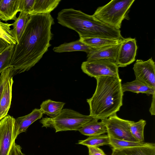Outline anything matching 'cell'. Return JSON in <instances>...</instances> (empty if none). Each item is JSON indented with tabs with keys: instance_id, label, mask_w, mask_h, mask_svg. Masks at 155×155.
I'll use <instances>...</instances> for the list:
<instances>
[{
	"instance_id": "obj_1",
	"label": "cell",
	"mask_w": 155,
	"mask_h": 155,
	"mask_svg": "<svg viewBox=\"0 0 155 155\" xmlns=\"http://www.w3.org/2000/svg\"><path fill=\"white\" fill-rule=\"evenodd\" d=\"M54 24L50 13L30 15L18 43L15 45L10 65L13 76L29 71L48 51Z\"/></svg>"
},
{
	"instance_id": "obj_2",
	"label": "cell",
	"mask_w": 155,
	"mask_h": 155,
	"mask_svg": "<svg viewBox=\"0 0 155 155\" xmlns=\"http://www.w3.org/2000/svg\"><path fill=\"white\" fill-rule=\"evenodd\" d=\"M95 78V91L87 101L89 106V115L102 120L116 114L122 105V80L120 77L108 76Z\"/></svg>"
},
{
	"instance_id": "obj_3",
	"label": "cell",
	"mask_w": 155,
	"mask_h": 155,
	"mask_svg": "<svg viewBox=\"0 0 155 155\" xmlns=\"http://www.w3.org/2000/svg\"><path fill=\"white\" fill-rule=\"evenodd\" d=\"M58 23L73 30L80 38L100 37L122 39L123 37L120 29L111 27L92 15L72 8L64 9L58 14Z\"/></svg>"
},
{
	"instance_id": "obj_4",
	"label": "cell",
	"mask_w": 155,
	"mask_h": 155,
	"mask_svg": "<svg viewBox=\"0 0 155 155\" xmlns=\"http://www.w3.org/2000/svg\"><path fill=\"white\" fill-rule=\"evenodd\" d=\"M93 119L90 115H84L74 110L66 108L62 109L56 117H43L40 122L42 127L52 128L55 130V132H57L78 131Z\"/></svg>"
},
{
	"instance_id": "obj_5",
	"label": "cell",
	"mask_w": 155,
	"mask_h": 155,
	"mask_svg": "<svg viewBox=\"0 0 155 155\" xmlns=\"http://www.w3.org/2000/svg\"><path fill=\"white\" fill-rule=\"evenodd\" d=\"M134 0H112L98 7L93 16L106 25L120 29Z\"/></svg>"
},
{
	"instance_id": "obj_6",
	"label": "cell",
	"mask_w": 155,
	"mask_h": 155,
	"mask_svg": "<svg viewBox=\"0 0 155 155\" xmlns=\"http://www.w3.org/2000/svg\"><path fill=\"white\" fill-rule=\"evenodd\" d=\"M118 68L115 62L107 59L87 61L81 65L84 73L95 78L103 76L120 77Z\"/></svg>"
},
{
	"instance_id": "obj_7",
	"label": "cell",
	"mask_w": 155,
	"mask_h": 155,
	"mask_svg": "<svg viewBox=\"0 0 155 155\" xmlns=\"http://www.w3.org/2000/svg\"><path fill=\"white\" fill-rule=\"evenodd\" d=\"M15 119L8 114L0 120V155H8L18 136Z\"/></svg>"
},
{
	"instance_id": "obj_8",
	"label": "cell",
	"mask_w": 155,
	"mask_h": 155,
	"mask_svg": "<svg viewBox=\"0 0 155 155\" xmlns=\"http://www.w3.org/2000/svg\"><path fill=\"white\" fill-rule=\"evenodd\" d=\"M101 121L106 126L107 135L117 139L137 142L130 131V125L133 121L120 118L116 114Z\"/></svg>"
},
{
	"instance_id": "obj_9",
	"label": "cell",
	"mask_w": 155,
	"mask_h": 155,
	"mask_svg": "<svg viewBox=\"0 0 155 155\" xmlns=\"http://www.w3.org/2000/svg\"><path fill=\"white\" fill-rule=\"evenodd\" d=\"M12 68H8L1 74L3 81V89L0 100V120L6 116L11 105L14 81Z\"/></svg>"
},
{
	"instance_id": "obj_10",
	"label": "cell",
	"mask_w": 155,
	"mask_h": 155,
	"mask_svg": "<svg viewBox=\"0 0 155 155\" xmlns=\"http://www.w3.org/2000/svg\"><path fill=\"white\" fill-rule=\"evenodd\" d=\"M133 69L135 79L155 88V64L152 58L146 61L137 60Z\"/></svg>"
},
{
	"instance_id": "obj_11",
	"label": "cell",
	"mask_w": 155,
	"mask_h": 155,
	"mask_svg": "<svg viewBox=\"0 0 155 155\" xmlns=\"http://www.w3.org/2000/svg\"><path fill=\"white\" fill-rule=\"evenodd\" d=\"M137 47L135 38H125L120 47L116 63L119 67H124L135 60Z\"/></svg>"
},
{
	"instance_id": "obj_12",
	"label": "cell",
	"mask_w": 155,
	"mask_h": 155,
	"mask_svg": "<svg viewBox=\"0 0 155 155\" xmlns=\"http://www.w3.org/2000/svg\"><path fill=\"white\" fill-rule=\"evenodd\" d=\"M122 42L114 45L101 47L91 51L87 54V61L107 59L116 62Z\"/></svg>"
},
{
	"instance_id": "obj_13",
	"label": "cell",
	"mask_w": 155,
	"mask_h": 155,
	"mask_svg": "<svg viewBox=\"0 0 155 155\" xmlns=\"http://www.w3.org/2000/svg\"><path fill=\"white\" fill-rule=\"evenodd\" d=\"M20 0H1L0 2V20L5 22L15 21L19 12Z\"/></svg>"
},
{
	"instance_id": "obj_14",
	"label": "cell",
	"mask_w": 155,
	"mask_h": 155,
	"mask_svg": "<svg viewBox=\"0 0 155 155\" xmlns=\"http://www.w3.org/2000/svg\"><path fill=\"white\" fill-rule=\"evenodd\" d=\"M43 114L40 109L35 108L29 114L15 119L18 135L26 131L29 127L42 118Z\"/></svg>"
},
{
	"instance_id": "obj_15",
	"label": "cell",
	"mask_w": 155,
	"mask_h": 155,
	"mask_svg": "<svg viewBox=\"0 0 155 155\" xmlns=\"http://www.w3.org/2000/svg\"><path fill=\"white\" fill-rule=\"evenodd\" d=\"M100 48L91 47L79 40L69 43H64L58 47H54L53 50L55 52L59 53L74 51H82L87 54Z\"/></svg>"
},
{
	"instance_id": "obj_16",
	"label": "cell",
	"mask_w": 155,
	"mask_h": 155,
	"mask_svg": "<svg viewBox=\"0 0 155 155\" xmlns=\"http://www.w3.org/2000/svg\"><path fill=\"white\" fill-rule=\"evenodd\" d=\"M78 131L81 134L88 136L107 133V129L105 124L101 121L98 122V120L94 118L83 126Z\"/></svg>"
},
{
	"instance_id": "obj_17",
	"label": "cell",
	"mask_w": 155,
	"mask_h": 155,
	"mask_svg": "<svg viewBox=\"0 0 155 155\" xmlns=\"http://www.w3.org/2000/svg\"><path fill=\"white\" fill-rule=\"evenodd\" d=\"M121 86L123 92L130 91L137 94L140 93L148 96L155 94V88L136 79L122 84Z\"/></svg>"
},
{
	"instance_id": "obj_18",
	"label": "cell",
	"mask_w": 155,
	"mask_h": 155,
	"mask_svg": "<svg viewBox=\"0 0 155 155\" xmlns=\"http://www.w3.org/2000/svg\"><path fill=\"white\" fill-rule=\"evenodd\" d=\"M29 17V14L20 12L18 17L12 23L13 28L11 29V34L17 44L19 41Z\"/></svg>"
},
{
	"instance_id": "obj_19",
	"label": "cell",
	"mask_w": 155,
	"mask_h": 155,
	"mask_svg": "<svg viewBox=\"0 0 155 155\" xmlns=\"http://www.w3.org/2000/svg\"><path fill=\"white\" fill-rule=\"evenodd\" d=\"M65 103L48 99L43 101L40 105V110L43 114L54 117L61 111Z\"/></svg>"
},
{
	"instance_id": "obj_20",
	"label": "cell",
	"mask_w": 155,
	"mask_h": 155,
	"mask_svg": "<svg viewBox=\"0 0 155 155\" xmlns=\"http://www.w3.org/2000/svg\"><path fill=\"white\" fill-rule=\"evenodd\" d=\"M79 40L90 46L97 48L117 45L122 42L124 40L100 37L82 38Z\"/></svg>"
},
{
	"instance_id": "obj_21",
	"label": "cell",
	"mask_w": 155,
	"mask_h": 155,
	"mask_svg": "<svg viewBox=\"0 0 155 155\" xmlns=\"http://www.w3.org/2000/svg\"><path fill=\"white\" fill-rule=\"evenodd\" d=\"M61 1V0H35L33 11L31 15L50 13L58 6Z\"/></svg>"
},
{
	"instance_id": "obj_22",
	"label": "cell",
	"mask_w": 155,
	"mask_h": 155,
	"mask_svg": "<svg viewBox=\"0 0 155 155\" xmlns=\"http://www.w3.org/2000/svg\"><path fill=\"white\" fill-rule=\"evenodd\" d=\"M110 140L109 145L112 148L121 150L128 148L148 146L154 143L144 142H134L120 140L113 138L108 135Z\"/></svg>"
},
{
	"instance_id": "obj_23",
	"label": "cell",
	"mask_w": 155,
	"mask_h": 155,
	"mask_svg": "<svg viewBox=\"0 0 155 155\" xmlns=\"http://www.w3.org/2000/svg\"><path fill=\"white\" fill-rule=\"evenodd\" d=\"M86 146L98 147L109 145L110 140L107 135L101 134L89 136L87 139L78 141L77 143Z\"/></svg>"
},
{
	"instance_id": "obj_24",
	"label": "cell",
	"mask_w": 155,
	"mask_h": 155,
	"mask_svg": "<svg viewBox=\"0 0 155 155\" xmlns=\"http://www.w3.org/2000/svg\"><path fill=\"white\" fill-rule=\"evenodd\" d=\"M119 150L126 155H155V144Z\"/></svg>"
},
{
	"instance_id": "obj_25",
	"label": "cell",
	"mask_w": 155,
	"mask_h": 155,
	"mask_svg": "<svg viewBox=\"0 0 155 155\" xmlns=\"http://www.w3.org/2000/svg\"><path fill=\"white\" fill-rule=\"evenodd\" d=\"M146 124V121L140 119L138 121H133L130 127L131 134L137 142H144V130Z\"/></svg>"
},
{
	"instance_id": "obj_26",
	"label": "cell",
	"mask_w": 155,
	"mask_h": 155,
	"mask_svg": "<svg viewBox=\"0 0 155 155\" xmlns=\"http://www.w3.org/2000/svg\"><path fill=\"white\" fill-rule=\"evenodd\" d=\"M14 46L15 45H9L0 53V74L10 67Z\"/></svg>"
},
{
	"instance_id": "obj_27",
	"label": "cell",
	"mask_w": 155,
	"mask_h": 155,
	"mask_svg": "<svg viewBox=\"0 0 155 155\" xmlns=\"http://www.w3.org/2000/svg\"><path fill=\"white\" fill-rule=\"evenodd\" d=\"M12 23H5L0 20V38L10 45H15L17 43L12 37L11 27Z\"/></svg>"
},
{
	"instance_id": "obj_28",
	"label": "cell",
	"mask_w": 155,
	"mask_h": 155,
	"mask_svg": "<svg viewBox=\"0 0 155 155\" xmlns=\"http://www.w3.org/2000/svg\"><path fill=\"white\" fill-rule=\"evenodd\" d=\"M35 0H20L19 12L31 15L33 11Z\"/></svg>"
},
{
	"instance_id": "obj_29",
	"label": "cell",
	"mask_w": 155,
	"mask_h": 155,
	"mask_svg": "<svg viewBox=\"0 0 155 155\" xmlns=\"http://www.w3.org/2000/svg\"><path fill=\"white\" fill-rule=\"evenodd\" d=\"M88 150V155H107L103 151L98 147L93 146H87Z\"/></svg>"
},
{
	"instance_id": "obj_30",
	"label": "cell",
	"mask_w": 155,
	"mask_h": 155,
	"mask_svg": "<svg viewBox=\"0 0 155 155\" xmlns=\"http://www.w3.org/2000/svg\"><path fill=\"white\" fill-rule=\"evenodd\" d=\"M21 146L14 142L11 148L8 155H22L23 153Z\"/></svg>"
},
{
	"instance_id": "obj_31",
	"label": "cell",
	"mask_w": 155,
	"mask_h": 155,
	"mask_svg": "<svg viewBox=\"0 0 155 155\" xmlns=\"http://www.w3.org/2000/svg\"><path fill=\"white\" fill-rule=\"evenodd\" d=\"M155 94L152 95V100L150 107L149 109V111L152 115H155Z\"/></svg>"
},
{
	"instance_id": "obj_32",
	"label": "cell",
	"mask_w": 155,
	"mask_h": 155,
	"mask_svg": "<svg viewBox=\"0 0 155 155\" xmlns=\"http://www.w3.org/2000/svg\"><path fill=\"white\" fill-rule=\"evenodd\" d=\"M9 45L5 41L0 38V53Z\"/></svg>"
},
{
	"instance_id": "obj_33",
	"label": "cell",
	"mask_w": 155,
	"mask_h": 155,
	"mask_svg": "<svg viewBox=\"0 0 155 155\" xmlns=\"http://www.w3.org/2000/svg\"><path fill=\"white\" fill-rule=\"evenodd\" d=\"M112 153L111 155H126L119 150L112 148Z\"/></svg>"
},
{
	"instance_id": "obj_34",
	"label": "cell",
	"mask_w": 155,
	"mask_h": 155,
	"mask_svg": "<svg viewBox=\"0 0 155 155\" xmlns=\"http://www.w3.org/2000/svg\"><path fill=\"white\" fill-rule=\"evenodd\" d=\"M3 81L2 76L1 74L0 75V100L2 95L3 89Z\"/></svg>"
}]
</instances>
